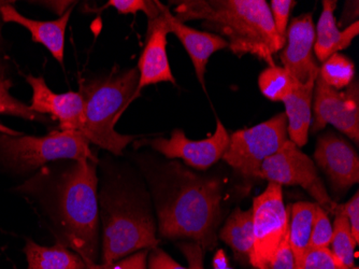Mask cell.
Segmentation results:
<instances>
[{"label": "cell", "mask_w": 359, "mask_h": 269, "mask_svg": "<svg viewBox=\"0 0 359 269\" xmlns=\"http://www.w3.org/2000/svg\"><path fill=\"white\" fill-rule=\"evenodd\" d=\"M156 192L161 237L191 240L203 250L217 244L215 230L222 216L221 183L217 180L198 177L172 163Z\"/></svg>", "instance_id": "6da1fadb"}, {"label": "cell", "mask_w": 359, "mask_h": 269, "mask_svg": "<svg viewBox=\"0 0 359 269\" xmlns=\"http://www.w3.org/2000/svg\"><path fill=\"white\" fill-rule=\"evenodd\" d=\"M177 4L175 16L179 21H203V27L217 32L239 58L250 54L274 66V55L285 46L286 39L276 32L265 0H187Z\"/></svg>", "instance_id": "7a4b0ae2"}, {"label": "cell", "mask_w": 359, "mask_h": 269, "mask_svg": "<svg viewBox=\"0 0 359 269\" xmlns=\"http://www.w3.org/2000/svg\"><path fill=\"white\" fill-rule=\"evenodd\" d=\"M56 183V216L67 246L88 265L98 256V196L96 163L74 161Z\"/></svg>", "instance_id": "3957f363"}, {"label": "cell", "mask_w": 359, "mask_h": 269, "mask_svg": "<svg viewBox=\"0 0 359 269\" xmlns=\"http://www.w3.org/2000/svg\"><path fill=\"white\" fill-rule=\"evenodd\" d=\"M137 68L109 74L106 78L86 82L80 88L83 98L84 121L81 133L88 143L122 155L137 136L122 135L114 129L132 99L138 86Z\"/></svg>", "instance_id": "277c9868"}, {"label": "cell", "mask_w": 359, "mask_h": 269, "mask_svg": "<svg viewBox=\"0 0 359 269\" xmlns=\"http://www.w3.org/2000/svg\"><path fill=\"white\" fill-rule=\"evenodd\" d=\"M102 263L116 262L144 249L156 248L154 220L138 200L124 192L102 191Z\"/></svg>", "instance_id": "5b68a950"}, {"label": "cell", "mask_w": 359, "mask_h": 269, "mask_svg": "<svg viewBox=\"0 0 359 269\" xmlns=\"http://www.w3.org/2000/svg\"><path fill=\"white\" fill-rule=\"evenodd\" d=\"M0 155L9 165L32 169L56 159H90L97 163L88 139L76 131H54L43 137L0 131Z\"/></svg>", "instance_id": "8992f818"}, {"label": "cell", "mask_w": 359, "mask_h": 269, "mask_svg": "<svg viewBox=\"0 0 359 269\" xmlns=\"http://www.w3.org/2000/svg\"><path fill=\"white\" fill-rule=\"evenodd\" d=\"M287 140L286 115L279 113L251 129L231 133L223 159L241 175L259 178L265 159L278 152Z\"/></svg>", "instance_id": "52a82bcc"}, {"label": "cell", "mask_w": 359, "mask_h": 269, "mask_svg": "<svg viewBox=\"0 0 359 269\" xmlns=\"http://www.w3.org/2000/svg\"><path fill=\"white\" fill-rule=\"evenodd\" d=\"M260 179L279 185H298L306 190L318 205L334 214L337 204L328 195L316 165L292 141L287 140L278 152L265 159L260 167Z\"/></svg>", "instance_id": "ba28073f"}, {"label": "cell", "mask_w": 359, "mask_h": 269, "mask_svg": "<svg viewBox=\"0 0 359 269\" xmlns=\"http://www.w3.org/2000/svg\"><path fill=\"white\" fill-rule=\"evenodd\" d=\"M253 252L250 263L265 269L279 248L290 223V211L284 206L282 187L269 182L265 191L253 200Z\"/></svg>", "instance_id": "9c48e42d"}, {"label": "cell", "mask_w": 359, "mask_h": 269, "mask_svg": "<svg viewBox=\"0 0 359 269\" xmlns=\"http://www.w3.org/2000/svg\"><path fill=\"white\" fill-rule=\"evenodd\" d=\"M314 122L312 133L332 124L346 133L356 145L359 143L358 81L351 83L344 92L327 86L320 76L314 86Z\"/></svg>", "instance_id": "30bf717a"}, {"label": "cell", "mask_w": 359, "mask_h": 269, "mask_svg": "<svg viewBox=\"0 0 359 269\" xmlns=\"http://www.w3.org/2000/svg\"><path fill=\"white\" fill-rule=\"evenodd\" d=\"M229 141L231 135L221 120L217 119L215 133L203 140H191L187 138L182 129H175L169 139L155 138L136 141L135 147L150 145L167 159H181L191 167L205 171L223 159L229 147Z\"/></svg>", "instance_id": "8fae6325"}, {"label": "cell", "mask_w": 359, "mask_h": 269, "mask_svg": "<svg viewBox=\"0 0 359 269\" xmlns=\"http://www.w3.org/2000/svg\"><path fill=\"white\" fill-rule=\"evenodd\" d=\"M316 42L312 13H304L292 19L286 30V44L281 58L283 68L297 84L316 81L320 68L313 56Z\"/></svg>", "instance_id": "7c38bea8"}, {"label": "cell", "mask_w": 359, "mask_h": 269, "mask_svg": "<svg viewBox=\"0 0 359 269\" xmlns=\"http://www.w3.org/2000/svg\"><path fill=\"white\" fill-rule=\"evenodd\" d=\"M169 32L168 21L163 12L157 19L149 21L148 37L137 67L139 72L138 86L132 103L147 86L161 82L175 84L167 55V35Z\"/></svg>", "instance_id": "4fadbf2b"}, {"label": "cell", "mask_w": 359, "mask_h": 269, "mask_svg": "<svg viewBox=\"0 0 359 269\" xmlns=\"http://www.w3.org/2000/svg\"><path fill=\"white\" fill-rule=\"evenodd\" d=\"M32 90L30 109L39 114H50L60 121L62 131H82L84 121L83 98L79 92L56 94L46 86L43 77H25Z\"/></svg>", "instance_id": "5bb4252c"}, {"label": "cell", "mask_w": 359, "mask_h": 269, "mask_svg": "<svg viewBox=\"0 0 359 269\" xmlns=\"http://www.w3.org/2000/svg\"><path fill=\"white\" fill-rule=\"evenodd\" d=\"M314 159L339 191H348L358 183V155L344 139L334 133L323 135L318 140Z\"/></svg>", "instance_id": "9a60e30c"}, {"label": "cell", "mask_w": 359, "mask_h": 269, "mask_svg": "<svg viewBox=\"0 0 359 269\" xmlns=\"http://www.w3.org/2000/svg\"><path fill=\"white\" fill-rule=\"evenodd\" d=\"M159 9L166 16L170 32L177 36V39L184 46L195 68L196 77L198 79L201 86L205 91V70L208 62L212 54L228 48V42L217 34L208 32H199L182 22L171 13L168 7L158 1Z\"/></svg>", "instance_id": "2e32d148"}, {"label": "cell", "mask_w": 359, "mask_h": 269, "mask_svg": "<svg viewBox=\"0 0 359 269\" xmlns=\"http://www.w3.org/2000/svg\"><path fill=\"white\" fill-rule=\"evenodd\" d=\"M9 4L0 8L1 20L7 23L19 24L29 30L34 41L43 44L60 65L64 64L65 32L76 5L72 6L55 21H37L22 15Z\"/></svg>", "instance_id": "e0dca14e"}, {"label": "cell", "mask_w": 359, "mask_h": 269, "mask_svg": "<svg viewBox=\"0 0 359 269\" xmlns=\"http://www.w3.org/2000/svg\"><path fill=\"white\" fill-rule=\"evenodd\" d=\"M337 8L334 0H324L323 11L316 29L314 52L316 58L324 63L332 54L348 48L359 34V22L348 25L344 30L339 29L334 12Z\"/></svg>", "instance_id": "ac0fdd59"}, {"label": "cell", "mask_w": 359, "mask_h": 269, "mask_svg": "<svg viewBox=\"0 0 359 269\" xmlns=\"http://www.w3.org/2000/svg\"><path fill=\"white\" fill-rule=\"evenodd\" d=\"M316 81H309L306 84L296 83L292 92L283 100L287 120V133L290 141L298 147H304L308 143Z\"/></svg>", "instance_id": "d6986e66"}, {"label": "cell", "mask_w": 359, "mask_h": 269, "mask_svg": "<svg viewBox=\"0 0 359 269\" xmlns=\"http://www.w3.org/2000/svg\"><path fill=\"white\" fill-rule=\"evenodd\" d=\"M24 251L27 269H86L82 258L64 242L42 247L28 240Z\"/></svg>", "instance_id": "ffe728a7"}, {"label": "cell", "mask_w": 359, "mask_h": 269, "mask_svg": "<svg viewBox=\"0 0 359 269\" xmlns=\"http://www.w3.org/2000/svg\"><path fill=\"white\" fill-rule=\"evenodd\" d=\"M316 206L318 204L306 202H299L288 206V232L290 249L295 260V269H300L304 254L309 250Z\"/></svg>", "instance_id": "44dd1931"}, {"label": "cell", "mask_w": 359, "mask_h": 269, "mask_svg": "<svg viewBox=\"0 0 359 269\" xmlns=\"http://www.w3.org/2000/svg\"><path fill=\"white\" fill-rule=\"evenodd\" d=\"M219 238L236 254L250 258L253 252V210H235L219 232Z\"/></svg>", "instance_id": "7402d4cb"}, {"label": "cell", "mask_w": 359, "mask_h": 269, "mask_svg": "<svg viewBox=\"0 0 359 269\" xmlns=\"http://www.w3.org/2000/svg\"><path fill=\"white\" fill-rule=\"evenodd\" d=\"M296 83L283 67L268 66L258 77L260 92L271 102H283Z\"/></svg>", "instance_id": "603a6c76"}, {"label": "cell", "mask_w": 359, "mask_h": 269, "mask_svg": "<svg viewBox=\"0 0 359 269\" xmlns=\"http://www.w3.org/2000/svg\"><path fill=\"white\" fill-rule=\"evenodd\" d=\"M180 250L182 251L189 262V267H183L177 264L169 254L158 248H153L149 256L148 269H205L203 268V250L196 242H183L180 244Z\"/></svg>", "instance_id": "cb8c5ba5"}, {"label": "cell", "mask_w": 359, "mask_h": 269, "mask_svg": "<svg viewBox=\"0 0 359 269\" xmlns=\"http://www.w3.org/2000/svg\"><path fill=\"white\" fill-rule=\"evenodd\" d=\"M318 76L327 86L336 90L346 88L354 80V63L342 54H332L323 63Z\"/></svg>", "instance_id": "d4e9b609"}, {"label": "cell", "mask_w": 359, "mask_h": 269, "mask_svg": "<svg viewBox=\"0 0 359 269\" xmlns=\"http://www.w3.org/2000/svg\"><path fill=\"white\" fill-rule=\"evenodd\" d=\"M332 230L334 232L330 242L332 254L346 266L352 269L355 264V248L357 247V242L353 237L346 216L337 214Z\"/></svg>", "instance_id": "484cf974"}, {"label": "cell", "mask_w": 359, "mask_h": 269, "mask_svg": "<svg viewBox=\"0 0 359 269\" xmlns=\"http://www.w3.org/2000/svg\"><path fill=\"white\" fill-rule=\"evenodd\" d=\"M11 81L8 80L0 72V114L13 115L25 120L43 121L44 117L30 109V106L23 104L10 94Z\"/></svg>", "instance_id": "4316f807"}, {"label": "cell", "mask_w": 359, "mask_h": 269, "mask_svg": "<svg viewBox=\"0 0 359 269\" xmlns=\"http://www.w3.org/2000/svg\"><path fill=\"white\" fill-rule=\"evenodd\" d=\"M110 7L114 8L120 14H137L142 12L148 16L149 21L157 19L161 13L158 1L150 0H110L102 7L93 8L90 11L100 13Z\"/></svg>", "instance_id": "83f0119b"}, {"label": "cell", "mask_w": 359, "mask_h": 269, "mask_svg": "<svg viewBox=\"0 0 359 269\" xmlns=\"http://www.w3.org/2000/svg\"><path fill=\"white\" fill-rule=\"evenodd\" d=\"M332 232L334 230L327 211L316 206L309 249L328 248L332 242Z\"/></svg>", "instance_id": "f1b7e54d"}, {"label": "cell", "mask_w": 359, "mask_h": 269, "mask_svg": "<svg viewBox=\"0 0 359 269\" xmlns=\"http://www.w3.org/2000/svg\"><path fill=\"white\" fill-rule=\"evenodd\" d=\"M300 269H350L341 262L330 248L309 249Z\"/></svg>", "instance_id": "f546056e"}, {"label": "cell", "mask_w": 359, "mask_h": 269, "mask_svg": "<svg viewBox=\"0 0 359 269\" xmlns=\"http://www.w3.org/2000/svg\"><path fill=\"white\" fill-rule=\"evenodd\" d=\"M295 6L296 1L292 0H272L270 4V11H271L274 27L284 39H286V30H287L290 11Z\"/></svg>", "instance_id": "4dcf8cb0"}, {"label": "cell", "mask_w": 359, "mask_h": 269, "mask_svg": "<svg viewBox=\"0 0 359 269\" xmlns=\"http://www.w3.org/2000/svg\"><path fill=\"white\" fill-rule=\"evenodd\" d=\"M148 254L149 249H144L116 262L109 263V264L94 263V264L88 265L86 269H148L147 268Z\"/></svg>", "instance_id": "1f68e13d"}, {"label": "cell", "mask_w": 359, "mask_h": 269, "mask_svg": "<svg viewBox=\"0 0 359 269\" xmlns=\"http://www.w3.org/2000/svg\"><path fill=\"white\" fill-rule=\"evenodd\" d=\"M265 269H295V260L290 244V232L286 230L279 248Z\"/></svg>", "instance_id": "d6a6232c"}, {"label": "cell", "mask_w": 359, "mask_h": 269, "mask_svg": "<svg viewBox=\"0 0 359 269\" xmlns=\"http://www.w3.org/2000/svg\"><path fill=\"white\" fill-rule=\"evenodd\" d=\"M337 214H344L348 218L351 232L357 244H359V194L358 192L344 205H337L334 216Z\"/></svg>", "instance_id": "836d02e7"}, {"label": "cell", "mask_w": 359, "mask_h": 269, "mask_svg": "<svg viewBox=\"0 0 359 269\" xmlns=\"http://www.w3.org/2000/svg\"><path fill=\"white\" fill-rule=\"evenodd\" d=\"M42 5L50 8L56 13L60 14V16H62L72 6L76 5V3H74V1H43Z\"/></svg>", "instance_id": "e575fe53"}, {"label": "cell", "mask_w": 359, "mask_h": 269, "mask_svg": "<svg viewBox=\"0 0 359 269\" xmlns=\"http://www.w3.org/2000/svg\"><path fill=\"white\" fill-rule=\"evenodd\" d=\"M7 1H0V8L3 7V6L7 5ZM0 19H1V16H0ZM0 38H1V22H0Z\"/></svg>", "instance_id": "d590c367"}, {"label": "cell", "mask_w": 359, "mask_h": 269, "mask_svg": "<svg viewBox=\"0 0 359 269\" xmlns=\"http://www.w3.org/2000/svg\"><path fill=\"white\" fill-rule=\"evenodd\" d=\"M352 269H358V268H357V267H353Z\"/></svg>", "instance_id": "8d00e7d4"}]
</instances>
